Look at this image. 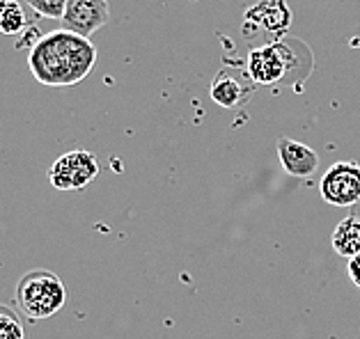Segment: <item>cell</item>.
Here are the masks:
<instances>
[{"mask_svg": "<svg viewBox=\"0 0 360 339\" xmlns=\"http://www.w3.org/2000/svg\"><path fill=\"white\" fill-rule=\"evenodd\" d=\"M25 3L30 5V10L46 19H63L67 10V0H25Z\"/></svg>", "mask_w": 360, "mask_h": 339, "instance_id": "obj_12", "label": "cell"}, {"mask_svg": "<svg viewBox=\"0 0 360 339\" xmlns=\"http://www.w3.org/2000/svg\"><path fill=\"white\" fill-rule=\"evenodd\" d=\"M321 197L330 206H354L360 202V165L340 161L321 177Z\"/></svg>", "mask_w": 360, "mask_h": 339, "instance_id": "obj_3", "label": "cell"}, {"mask_svg": "<svg viewBox=\"0 0 360 339\" xmlns=\"http://www.w3.org/2000/svg\"><path fill=\"white\" fill-rule=\"evenodd\" d=\"M28 25V19H25V12H23V5H19L16 0H7L0 10V32L10 34H21Z\"/></svg>", "mask_w": 360, "mask_h": 339, "instance_id": "obj_10", "label": "cell"}, {"mask_svg": "<svg viewBox=\"0 0 360 339\" xmlns=\"http://www.w3.org/2000/svg\"><path fill=\"white\" fill-rule=\"evenodd\" d=\"M28 65L32 76L49 88H67L85 81L96 65V48L72 30H56L34 41Z\"/></svg>", "mask_w": 360, "mask_h": 339, "instance_id": "obj_1", "label": "cell"}, {"mask_svg": "<svg viewBox=\"0 0 360 339\" xmlns=\"http://www.w3.org/2000/svg\"><path fill=\"white\" fill-rule=\"evenodd\" d=\"M289 46L285 44H264L252 48L248 55V74L255 83L274 85L287 76L289 69Z\"/></svg>", "mask_w": 360, "mask_h": 339, "instance_id": "obj_6", "label": "cell"}, {"mask_svg": "<svg viewBox=\"0 0 360 339\" xmlns=\"http://www.w3.org/2000/svg\"><path fill=\"white\" fill-rule=\"evenodd\" d=\"M99 175V163L90 154L83 149H74L67 152L65 156L51 165L49 179L53 188L58 190H81L85 188L90 181Z\"/></svg>", "mask_w": 360, "mask_h": 339, "instance_id": "obj_4", "label": "cell"}, {"mask_svg": "<svg viewBox=\"0 0 360 339\" xmlns=\"http://www.w3.org/2000/svg\"><path fill=\"white\" fill-rule=\"evenodd\" d=\"M7 3V0H0V10H3V5Z\"/></svg>", "mask_w": 360, "mask_h": 339, "instance_id": "obj_14", "label": "cell"}, {"mask_svg": "<svg viewBox=\"0 0 360 339\" xmlns=\"http://www.w3.org/2000/svg\"><path fill=\"white\" fill-rule=\"evenodd\" d=\"M212 99L223 108H239L248 99V88L230 74H218L212 83Z\"/></svg>", "mask_w": 360, "mask_h": 339, "instance_id": "obj_8", "label": "cell"}, {"mask_svg": "<svg viewBox=\"0 0 360 339\" xmlns=\"http://www.w3.org/2000/svg\"><path fill=\"white\" fill-rule=\"evenodd\" d=\"M333 248L340 257L347 259L360 255V218L351 215L338 225L333 232Z\"/></svg>", "mask_w": 360, "mask_h": 339, "instance_id": "obj_9", "label": "cell"}, {"mask_svg": "<svg viewBox=\"0 0 360 339\" xmlns=\"http://www.w3.org/2000/svg\"><path fill=\"white\" fill-rule=\"evenodd\" d=\"M349 277H351V282L360 289V255L349 259Z\"/></svg>", "mask_w": 360, "mask_h": 339, "instance_id": "obj_13", "label": "cell"}, {"mask_svg": "<svg viewBox=\"0 0 360 339\" xmlns=\"http://www.w3.org/2000/svg\"><path fill=\"white\" fill-rule=\"evenodd\" d=\"M108 0H67L63 23L65 30H72L90 39L96 30H101L108 23Z\"/></svg>", "mask_w": 360, "mask_h": 339, "instance_id": "obj_5", "label": "cell"}, {"mask_svg": "<svg viewBox=\"0 0 360 339\" xmlns=\"http://www.w3.org/2000/svg\"><path fill=\"white\" fill-rule=\"evenodd\" d=\"M16 305L28 319H51L67 305V286L51 271H30L16 286Z\"/></svg>", "mask_w": 360, "mask_h": 339, "instance_id": "obj_2", "label": "cell"}, {"mask_svg": "<svg viewBox=\"0 0 360 339\" xmlns=\"http://www.w3.org/2000/svg\"><path fill=\"white\" fill-rule=\"evenodd\" d=\"M278 156L285 172L292 177H310L319 168L317 152L303 142L289 140V138H280L278 140Z\"/></svg>", "mask_w": 360, "mask_h": 339, "instance_id": "obj_7", "label": "cell"}, {"mask_svg": "<svg viewBox=\"0 0 360 339\" xmlns=\"http://www.w3.org/2000/svg\"><path fill=\"white\" fill-rule=\"evenodd\" d=\"M0 339H25L19 314L5 305H0Z\"/></svg>", "mask_w": 360, "mask_h": 339, "instance_id": "obj_11", "label": "cell"}]
</instances>
